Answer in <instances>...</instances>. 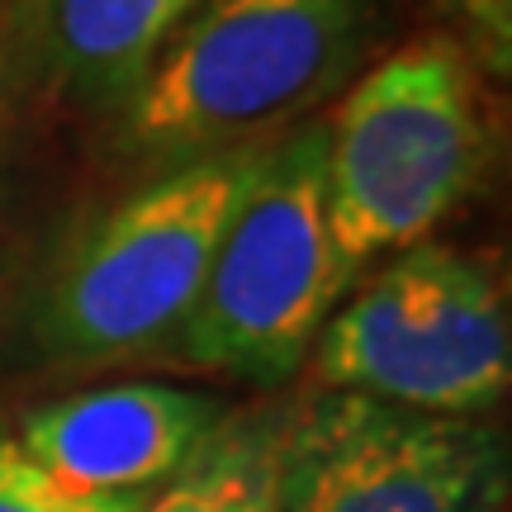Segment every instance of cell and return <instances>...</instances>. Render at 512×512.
<instances>
[{"mask_svg": "<svg viewBox=\"0 0 512 512\" xmlns=\"http://www.w3.org/2000/svg\"><path fill=\"white\" fill-rule=\"evenodd\" d=\"M380 0H204L114 114L119 147L176 166L271 143L366 57Z\"/></svg>", "mask_w": 512, "mask_h": 512, "instance_id": "obj_1", "label": "cell"}, {"mask_svg": "<svg viewBox=\"0 0 512 512\" xmlns=\"http://www.w3.org/2000/svg\"><path fill=\"white\" fill-rule=\"evenodd\" d=\"M261 152L266 143L157 166L100 209L48 271L34 309L38 351L62 370L162 361Z\"/></svg>", "mask_w": 512, "mask_h": 512, "instance_id": "obj_2", "label": "cell"}, {"mask_svg": "<svg viewBox=\"0 0 512 512\" xmlns=\"http://www.w3.org/2000/svg\"><path fill=\"white\" fill-rule=\"evenodd\" d=\"M489 166V110L456 38H418L347 91L328 119V233L356 285L418 247L475 195Z\"/></svg>", "mask_w": 512, "mask_h": 512, "instance_id": "obj_3", "label": "cell"}, {"mask_svg": "<svg viewBox=\"0 0 512 512\" xmlns=\"http://www.w3.org/2000/svg\"><path fill=\"white\" fill-rule=\"evenodd\" d=\"M328 119L271 138L223 228L200 299L162 361L280 389L351 290L328 233Z\"/></svg>", "mask_w": 512, "mask_h": 512, "instance_id": "obj_4", "label": "cell"}, {"mask_svg": "<svg viewBox=\"0 0 512 512\" xmlns=\"http://www.w3.org/2000/svg\"><path fill=\"white\" fill-rule=\"evenodd\" d=\"M309 389L437 418H489L512 380L508 294L494 261L446 242L384 256L328 313Z\"/></svg>", "mask_w": 512, "mask_h": 512, "instance_id": "obj_5", "label": "cell"}, {"mask_svg": "<svg viewBox=\"0 0 512 512\" xmlns=\"http://www.w3.org/2000/svg\"><path fill=\"white\" fill-rule=\"evenodd\" d=\"M508 441L489 418L294 394L275 512H503Z\"/></svg>", "mask_w": 512, "mask_h": 512, "instance_id": "obj_6", "label": "cell"}, {"mask_svg": "<svg viewBox=\"0 0 512 512\" xmlns=\"http://www.w3.org/2000/svg\"><path fill=\"white\" fill-rule=\"evenodd\" d=\"M223 418L228 403L219 394L124 380L43 403L10 437L76 494L152 498L200 456Z\"/></svg>", "mask_w": 512, "mask_h": 512, "instance_id": "obj_7", "label": "cell"}, {"mask_svg": "<svg viewBox=\"0 0 512 512\" xmlns=\"http://www.w3.org/2000/svg\"><path fill=\"white\" fill-rule=\"evenodd\" d=\"M204 0H5V48L24 81L119 114Z\"/></svg>", "mask_w": 512, "mask_h": 512, "instance_id": "obj_8", "label": "cell"}, {"mask_svg": "<svg viewBox=\"0 0 512 512\" xmlns=\"http://www.w3.org/2000/svg\"><path fill=\"white\" fill-rule=\"evenodd\" d=\"M290 413L294 394L228 408V418L214 427L200 456L138 512H275V479H280Z\"/></svg>", "mask_w": 512, "mask_h": 512, "instance_id": "obj_9", "label": "cell"}, {"mask_svg": "<svg viewBox=\"0 0 512 512\" xmlns=\"http://www.w3.org/2000/svg\"><path fill=\"white\" fill-rule=\"evenodd\" d=\"M143 503L133 494H76L0 432V512H138Z\"/></svg>", "mask_w": 512, "mask_h": 512, "instance_id": "obj_10", "label": "cell"}, {"mask_svg": "<svg viewBox=\"0 0 512 512\" xmlns=\"http://www.w3.org/2000/svg\"><path fill=\"white\" fill-rule=\"evenodd\" d=\"M456 48L475 57L484 72L508 76L512 62V0H456Z\"/></svg>", "mask_w": 512, "mask_h": 512, "instance_id": "obj_11", "label": "cell"}]
</instances>
